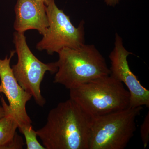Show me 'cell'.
I'll use <instances>...</instances> for the list:
<instances>
[{
	"mask_svg": "<svg viewBox=\"0 0 149 149\" xmlns=\"http://www.w3.org/2000/svg\"><path fill=\"white\" fill-rule=\"evenodd\" d=\"M15 53V50L10 51L9 57L6 56L4 59L0 58V94L5 95L8 100L9 109L17 121L32 124L26 105L32 96L19 85L10 66L11 60Z\"/></svg>",
	"mask_w": 149,
	"mask_h": 149,
	"instance_id": "ba28073f",
	"label": "cell"
},
{
	"mask_svg": "<svg viewBox=\"0 0 149 149\" xmlns=\"http://www.w3.org/2000/svg\"><path fill=\"white\" fill-rule=\"evenodd\" d=\"M49 27L42 39L37 44L39 51L49 55L58 53L64 48L75 49L85 44V22L74 27L69 16L57 6L55 0L47 6Z\"/></svg>",
	"mask_w": 149,
	"mask_h": 149,
	"instance_id": "8992f818",
	"label": "cell"
},
{
	"mask_svg": "<svg viewBox=\"0 0 149 149\" xmlns=\"http://www.w3.org/2000/svg\"><path fill=\"white\" fill-rule=\"evenodd\" d=\"M2 106L6 114L0 118V148L13 138L18 128V123L13 114L9 109L8 105L2 95H0Z\"/></svg>",
	"mask_w": 149,
	"mask_h": 149,
	"instance_id": "30bf717a",
	"label": "cell"
},
{
	"mask_svg": "<svg viewBox=\"0 0 149 149\" xmlns=\"http://www.w3.org/2000/svg\"><path fill=\"white\" fill-rule=\"evenodd\" d=\"M143 107L93 117L88 149H124L134 136Z\"/></svg>",
	"mask_w": 149,
	"mask_h": 149,
	"instance_id": "277c9868",
	"label": "cell"
},
{
	"mask_svg": "<svg viewBox=\"0 0 149 149\" xmlns=\"http://www.w3.org/2000/svg\"><path fill=\"white\" fill-rule=\"evenodd\" d=\"M141 136L144 148H146L149 141V111L148 112L140 128Z\"/></svg>",
	"mask_w": 149,
	"mask_h": 149,
	"instance_id": "7c38bea8",
	"label": "cell"
},
{
	"mask_svg": "<svg viewBox=\"0 0 149 149\" xmlns=\"http://www.w3.org/2000/svg\"><path fill=\"white\" fill-rule=\"evenodd\" d=\"M38 1L42 2L44 3L46 6H47L52 0H38Z\"/></svg>",
	"mask_w": 149,
	"mask_h": 149,
	"instance_id": "2e32d148",
	"label": "cell"
},
{
	"mask_svg": "<svg viewBox=\"0 0 149 149\" xmlns=\"http://www.w3.org/2000/svg\"><path fill=\"white\" fill-rule=\"evenodd\" d=\"M58 54L54 83L69 90L110 74L105 59L94 45L64 48Z\"/></svg>",
	"mask_w": 149,
	"mask_h": 149,
	"instance_id": "7a4b0ae2",
	"label": "cell"
},
{
	"mask_svg": "<svg viewBox=\"0 0 149 149\" xmlns=\"http://www.w3.org/2000/svg\"><path fill=\"white\" fill-rule=\"evenodd\" d=\"M24 145V141L22 137L17 132L13 138L3 146L1 147L0 149H22Z\"/></svg>",
	"mask_w": 149,
	"mask_h": 149,
	"instance_id": "4fadbf2b",
	"label": "cell"
},
{
	"mask_svg": "<svg viewBox=\"0 0 149 149\" xmlns=\"http://www.w3.org/2000/svg\"><path fill=\"white\" fill-rule=\"evenodd\" d=\"M119 0H104L107 5L114 7L119 3Z\"/></svg>",
	"mask_w": 149,
	"mask_h": 149,
	"instance_id": "5bb4252c",
	"label": "cell"
},
{
	"mask_svg": "<svg viewBox=\"0 0 149 149\" xmlns=\"http://www.w3.org/2000/svg\"><path fill=\"white\" fill-rule=\"evenodd\" d=\"M15 19L14 28L24 33L35 29L44 35L49 27L47 6L38 0H17L15 6Z\"/></svg>",
	"mask_w": 149,
	"mask_h": 149,
	"instance_id": "9c48e42d",
	"label": "cell"
},
{
	"mask_svg": "<svg viewBox=\"0 0 149 149\" xmlns=\"http://www.w3.org/2000/svg\"><path fill=\"white\" fill-rule=\"evenodd\" d=\"M132 53L124 47L122 38L116 33L114 46L109 55L110 75L126 85L130 93V107H149V91L141 85L130 70L128 57Z\"/></svg>",
	"mask_w": 149,
	"mask_h": 149,
	"instance_id": "52a82bcc",
	"label": "cell"
},
{
	"mask_svg": "<svg viewBox=\"0 0 149 149\" xmlns=\"http://www.w3.org/2000/svg\"><path fill=\"white\" fill-rule=\"evenodd\" d=\"M93 119L70 98L50 111L37 136L46 149H88Z\"/></svg>",
	"mask_w": 149,
	"mask_h": 149,
	"instance_id": "6da1fadb",
	"label": "cell"
},
{
	"mask_svg": "<svg viewBox=\"0 0 149 149\" xmlns=\"http://www.w3.org/2000/svg\"><path fill=\"white\" fill-rule=\"evenodd\" d=\"M72 99L93 117L101 116L130 107V93L123 83L111 75L70 89Z\"/></svg>",
	"mask_w": 149,
	"mask_h": 149,
	"instance_id": "3957f363",
	"label": "cell"
},
{
	"mask_svg": "<svg viewBox=\"0 0 149 149\" xmlns=\"http://www.w3.org/2000/svg\"><path fill=\"white\" fill-rule=\"evenodd\" d=\"M6 113L2 106H0V118L3 117L5 115Z\"/></svg>",
	"mask_w": 149,
	"mask_h": 149,
	"instance_id": "9a60e30c",
	"label": "cell"
},
{
	"mask_svg": "<svg viewBox=\"0 0 149 149\" xmlns=\"http://www.w3.org/2000/svg\"><path fill=\"white\" fill-rule=\"evenodd\" d=\"M19 132L24 136L27 149H46L37 140L36 131L32 128V124L17 122Z\"/></svg>",
	"mask_w": 149,
	"mask_h": 149,
	"instance_id": "8fae6325",
	"label": "cell"
},
{
	"mask_svg": "<svg viewBox=\"0 0 149 149\" xmlns=\"http://www.w3.org/2000/svg\"><path fill=\"white\" fill-rule=\"evenodd\" d=\"M13 43L18 57L17 63L12 67L14 75L22 88L32 96L38 105L43 107L46 101L41 93V83L46 72H57L56 63H45L38 59L29 49L24 33L15 31Z\"/></svg>",
	"mask_w": 149,
	"mask_h": 149,
	"instance_id": "5b68a950",
	"label": "cell"
}]
</instances>
